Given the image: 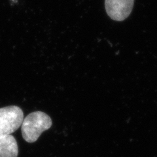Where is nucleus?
<instances>
[{"mask_svg": "<svg viewBox=\"0 0 157 157\" xmlns=\"http://www.w3.org/2000/svg\"><path fill=\"white\" fill-rule=\"evenodd\" d=\"M51 118L45 113L35 111L24 118L21 124L22 135L28 143L36 142L41 134L52 126Z\"/></svg>", "mask_w": 157, "mask_h": 157, "instance_id": "1", "label": "nucleus"}, {"mask_svg": "<svg viewBox=\"0 0 157 157\" xmlns=\"http://www.w3.org/2000/svg\"><path fill=\"white\" fill-rule=\"evenodd\" d=\"M23 119V111L18 106L0 108V137L11 135L21 126Z\"/></svg>", "mask_w": 157, "mask_h": 157, "instance_id": "2", "label": "nucleus"}, {"mask_svg": "<svg viewBox=\"0 0 157 157\" xmlns=\"http://www.w3.org/2000/svg\"><path fill=\"white\" fill-rule=\"evenodd\" d=\"M134 3V0H105L106 12L113 21H122L130 14Z\"/></svg>", "mask_w": 157, "mask_h": 157, "instance_id": "3", "label": "nucleus"}, {"mask_svg": "<svg viewBox=\"0 0 157 157\" xmlns=\"http://www.w3.org/2000/svg\"><path fill=\"white\" fill-rule=\"evenodd\" d=\"M18 147L14 136L8 135L0 137V157H17Z\"/></svg>", "mask_w": 157, "mask_h": 157, "instance_id": "4", "label": "nucleus"}]
</instances>
